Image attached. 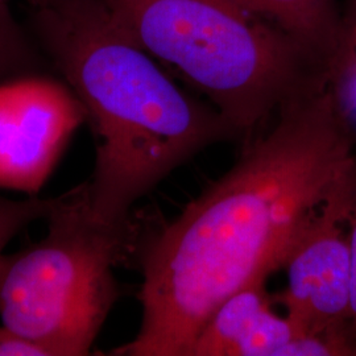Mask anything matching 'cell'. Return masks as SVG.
<instances>
[{
  "mask_svg": "<svg viewBox=\"0 0 356 356\" xmlns=\"http://www.w3.org/2000/svg\"><path fill=\"white\" fill-rule=\"evenodd\" d=\"M244 8L297 42L317 74L337 31L341 0H238Z\"/></svg>",
  "mask_w": 356,
  "mask_h": 356,
  "instance_id": "8",
  "label": "cell"
},
{
  "mask_svg": "<svg viewBox=\"0 0 356 356\" xmlns=\"http://www.w3.org/2000/svg\"><path fill=\"white\" fill-rule=\"evenodd\" d=\"M0 356H51L42 346L0 325Z\"/></svg>",
  "mask_w": 356,
  "mask_h": 356,
  "instance_id": "13",
  "label": "cell"
},
{
  "mask_svg": "<svg viewBox=\"0 0 356 356\" xmlns=\"http://www.w3.org/2000/svg\"><path fill=\"white\" fill-rule=\"evenodd\" d=\"M85 122V108L65 81L41 73L1 81L0 189L38 195Z\"/></svg>",
  "mask_w": 356,
  "mask_h": 356,
  "instance_id": "6",
  "label": "cell"
},
{
  "mask_svg": "<svg viewBox=\"0 0 356 356\" xmlns=\"http://www.w3.org/2000/svg\"><path fill=\"white\" fill-rule=\"evenodd\" d=\"M32 1H33V3H35V4H38V1H40V0H32Z\"/></svg>",
  "mask_w": 356,
  "mask_h": 356,
  "instance_id": "15",
  "label": "cell"
},
{
  "mask_svg": "<svg viewBox=\"0 0 356 356\" xmlns=\"http://www.w3.org/2000/svg\"><path fill=\"white\" fill-rule=\"evenodd\" d=\"M354 157L293 241L281 266L286 288L279 296L286 317L300 330L339 342L348 355L353 353L344 337L351 300L347 206Z\"/></svg>",
  "mask_w": 356,
  "mask_h": 356,
  "instance_id": "5",
  "label": "cell"
},
{
  "mask_svg": "<svg viewBox=\"0 0 356 356\" xmlns=\"http://www.w3.org/2000/svg\"><path fill=\"white\" fill-rule=\"evenodd\" d=\"M54 66L85 108L95 160L85 182L91 219L132 234V207L216 143L241 140L209 103L185 92L95 0H41Z\"/></svg>",
  "mask_w": 356,
  "mask_h": 356,
  "instance_id": "2",
  "label": "cell"
},
{
  "mask_svg": "<svg viewBox=\"0 0 356 356\" xmlns=\"http://www.w3.org/2000/svg\"><path fill=\"white\" fill-rule=\"evenodd\" d=\"M235 165L139 252L136 337L114 356H188L226 298L281 269L355 151L319 86L284 103Z\"/></svg>",
  "mask_w": 356,
  "mask_h": 356,
  "instance_id": "1",
  "label": "cell"
},
{
  "mask_svg": "<svg viewBox=\"0 0 356 356\" xmlns=\"http://www.w3.org/2000/svg\"><path fill=\"white\" fill-rule=\"evenodd\" d=\"M44 239L0 254V321L51 356H85L119 297L115 266L135 234L95 223L85 182L60 195Z\"/></svg>",
  "mask_w": 356,
  "mask_h": 356,
  "instance_id": "4",
  "label": "cell"
},
{
  "mask_svg": "<svg viewBox=\"0 0 356 356\" xmlns=\"http://www.w3.org/2000/svg\"><path fill=\"white\" fill-rule=\"evenodd\" d=\"M38 72L33 51L26 47L16 28L0 26V82Z\"/></svg>",
  "mask_w": 356,
  "mask_h": 356,
  "instance_id": "11",
  "label": "cell"
},
{
  "mask_svg": "<svg viewBox=\"0 0 356 356\" xmlns=\"http://www.w3.org/2000/svg\"><path fill=\"white\" fill-rule=\"evenodd\" d=\"M0 26L15 28L11 13L8 8V0H0Z\"/></svg>",
  "mask_w": 356,
  "mask_h": 356,
  "instance_id": "14",
  "label": "cell"
},
{
  "mask_svg": "<svg viewBox=\"0 0 356 356\" xmlns=\"http://www.w3.org/2000/svg\"><path fill=\"white\" fill-rule=\"evenodd\" d=\"M347 222H348V241H350V254H351V300H350V314H348L344 337L353 355H356V153L353 166H351Z\"/></svg>",
  "mask_w": 356,
  "mask_h": 356,
  "instance_id": "12",
  "label": "cell"
},
{
  "mask_svg": "<svg viewBox=\"0 0 356 356\" xmlns=\"http://www.w3.org/2000/svg\"><path fill=\"white\" fill-rule=\"evenodd\" d=\"M58 197L40 198L38 195L26 200H10L0 195V254L13 238L26 226L40 219H47L58 202Z\"/></svg>",
  "mask_w": 356,
  "mask_h": 356,
  "instance_id": "10",
  "label": "cell"
},
{
  "mask_svg": "<svg viewBox=\"0 0 356 356\" xmlns=\"http://www.w3.org/2000/svg\"><path fill=\"white\" fill-rule=\"evenodd\" d=\"M318 82L356 153V0H341L337 31L319 66Z\"/></svg>",
  "mask_w": 356,
  "mask_h": 356,
  "instance_id": "9",
  "label": "cell"
},
{
  "mask_svg": "<svg viewBox=\"0 0 356 356\" xmlns=\"http://www.w3.org/2000/svg\"><path fill=\"white\" fill-rule=\"evenodd\" d=\"M156 61L173 67L245 144L281 106L318 85L316 65L238 0H95Z\"/></svg>",
  "mask_w": 356,
  "mask_h": 356,
  "instance_id": "3",
  "label": "cell"
},
{
  "mask_svg": "<svg viewBox=\"0 0 356 356\" xmlns=\"http://www.w3.org/2000/svg\"><path fill=\"white\" fill-rule=\"evenodd\" d=\"M312 347V335L272 309L263 279L216 307L188 356H310Z\"/></svg>",
  "mask_w": 356,
  "mask_h": 356,
  "instance_id": "7",
  "label": "cell"
}]
</instances>
